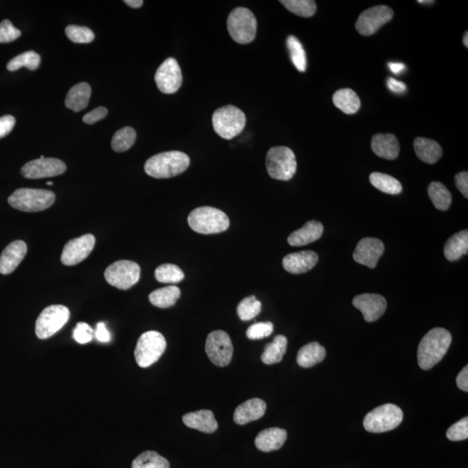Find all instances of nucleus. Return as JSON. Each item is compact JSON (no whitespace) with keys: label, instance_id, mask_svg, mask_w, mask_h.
<instances>
[{"label":"nucleus","instance_id":"obj_1","mask_svg":"<svg viewBox=\"0 0 468 468\" xmlns=\"http://www.w3.org/2000/svg\"><path fill=\"white\" fill-rule=\"evenodd\" d=\"M452 335L443 328H435L424 335L420 342L417 357L421 369L428 370L438 364L451 345Z\"/></svg>","mask_w":468,"mask_h":468},{"label":"nucleus","instance_id":"obj_2","mask_svg":"<svg viewBox=\"0 0 468 468\" xmlns=\"http://www.w3.org/2000/svg\"><path fill=\"white\" fill-rule=\"evenodd\" d=\"M190 158L181 151H169L152 156L145 163L144 170L155 179H169L181 174L189 169Z\"/></svg>","mask_w":468,"mask_h":468},{"label":"nucleus","instance_id":"obj_3","mask_svg":"<svg viewBox=\"0 0 468 468\" xmlns=\"http://www.w3.org/2000/svg\"><path fill=\"white\" fill-rule=\"evenodd\" d=\"M189 225L194 232L216 234L225 232L230 225L229 218L224 212L211 206H201L189 213Z\"/></svg>","mask_w":468,"mask_h":468},{"label":"nucleus","instance_id":"obj_4","mask_svg":"<svg viewBox=\"0 0 468 468\" xmlns=\"http://www.w3.org/2000/svg\"><path fill=\"white\" fill-rule=\"evenodd\" d=\"M56 200L52 191L45 189H21L8 198V203L13 208L23 212H41L50 208Z\"/></svg>","mask_w":468,"mask_h":468},{"label":"nucleus","instance_id":"obj_5","mask_svg":"<svg viewBox=\"0 0 468 468\" xmlns=\"http://www.w3.org/2000/svg\"><path fill=\"white\" fill-rule=\"evenodd\" d=\"M212 121L214 131L221 138L226 140H231L239 135L247 123L244 112L233 105L216 109Z\"/></svg>","mask_w":468,"mask_h":468},{"label":"nucleus","instance_id":"obj_6","mask_svg":"<svg viewBox=\"0 0 468 468\" xmlns=\"http://www.w3.org/2000/svg\"><path fill=\"white\" fill-rule=\"evenodd\" d=\"M228 30L230 36L238 44H250L256 37L257 19L255 14L247 8H236L228 16Z\"/></svg>","mask_w":468,"mask_h":468},{"label":"nucleus","instance_id":"obj_7","mask_svg":"<svg viewBox=\"0 0 468 468\" xmlns=\"http://www.w3.org/2000/svg\"><path fill=\"white\" fill-rule=\"evenodd\" d=\"M267 173L272 179L290 181L296 171V156L287 147H274L268 151L265 160Z\"/></svg>","mask_w":468,"mask_h":468},{"label":"nucleus","instance_id":"obj_8","mask_svg":"<svg viewBox=\"0 0 468 468\" xmlns=\"http://www.w3.org/2000/svg\"><path fill=\"white\" fill-rule=\"evenodd\" d=\"M166 348V339L162 333L155 330L147 331L140 335L136 343L135 361L140 368H147L159 360Z\"/></svg>","mask_w":468,"mask_h":468},{"label":"nucleus","instance_id":"obj_9","mask_svg":"<svg viewBox=\"0 0 468 468\" xmlns=\"http://www.w3.org/2000/svg\"><path fill=\"white\" fill-rule=\"evenodd\" d=\"M403 420V411L395 404L387 403L367 413L364 427L370 433H384L396 428Z\"/></svg>","mask_w":468,"mask_h":468},{"label":"nucleus","instance_id":"obj_10","mask_svg":"<svg viewBox=\"0 0 468 468\" xmlns=\"http://www.w3.org/2000/svg\"><path fill=\"white\" fill-rule=\"evenodd\" d=\"M69 315L68 308L61 304H54L45 308L37 319L35 328L37 337L39 339L52 337L68 322Z\"/></svg>","mask_w":468,"mask_h":468},{"label":"nucleus","instance_id":"obj_11","mask_svg":"<svg viewBox=\"0 0 468 468\" xmlns=\"http://www.w3.org/2000/svg\"><path fill=\"white\" fill-rule=\"evenodd\" d=\"M140 268L138 264L130 260H119L109 265L105 270L107 282L120 290H128L138 282Z\"/></svg>","mask_w":468,"mask_h":468},{"label":"nucleus","instance_id":"obj_12","mask_svg":"<svg viewBox=\"0 0 468 468\" xmlns=\"http://www.w3.org/2000/svg\"><path fill=\"white\" fill-rule=\"evenodd\" d=\"M206 353L213 364L228 366L233 355V342L229 335L223 330L211 333L206 341Z\"/></svg>","mask_w":468,"mask_h":468},{"label":"nucleus","instance_id":"obj_13","mask_svg":"<svg viewBox=\"0 0 468 468\" xmlns=\"http://www.w3.org/2000/svg\"><path fill=\"white\" fill-rule=\"evenodd\" d=\"M394 11L386 6H377L362 11L356 23V29L362 36H372L382 26L391 21Z\"/></svg>","mask_w":468,"mask_h":468},{"label":"nucleus","instance_id":"obj_14","mask_svg":"<svg viewBox=\"0 0 468 468\" xmlns=\"http://www.w3.org/2000/svg\"><path fill=\"white\" fill-rule=\"evenodd\" d=\"M66 169L67 167L61 160L45 158L44 155H41L40 158L33 160L23 165L21 174L27 179H43L57 177L65 173Z\"/></svg>","mask_w":468,"mask_h":468},{"label":"nucleus","instance_id":"obj_15","mask_svg":"<svg viewBox=\"0 0 468 468\" xmlns=\"http://www.w3.org/2000/svg\"><path fill=\"white\" fill-rule=\"evenodd\" d=\"M155 81L160 91L164 94L177 92L182 84V74L177 60L169 57L164 61L156 70Z\"/></svg>","mask_w":468,"mask_h":468},{"label":"nucleus","instance_id":"obj_16","mask_svg":"<svg viewBox=\"0 0 468 468\" xmlns=\"http://www.w3.org/2000/svg\"><path fill=\"white\" fill-rule=\"evenodd\" d=\"M95 244L96 238L92 234H85V235L69 240L62 250V263L65 265H75L81 263L91 255Z\"/></svg>","mask_w":468,"mask_h":468},{"label":"nucleus","instance_id":"obj_17","mask_svg":"<svg viewBox=\"0 0 468 468\" xmlns=\"http://www.w3.org/2000/svg\"><path fill=\"white\" fill-rule=\"evenodd\" d=\"M384 244L381 240L374 238H365L358 242L353 253V259L359 264L374 269L381 256L384 255Z\"/></svg>","mask_w":468,"mask_h":468},{"label":"nucleus","instance_id":"obj_18","mask_svg":"<svg viewBox=\"0 0 468 468\" xmlns=\"http://www.w3.org/2000/svg\"><path fill=\"white\" fill-rule=\"evenodd\" d=\"M353 306L364 315L366 322L377 321L387 309V301L378 294H361L355 296Z\"/></svg>","mask_w":468,"mask_h":468},{"label":"nucleus","instance_id":"obj_19","mask_svg":"<svg viewBox=\"0 0 468 468\" xmlns=\"http://www.w3.org/2000/svg\"><path fill=\"white\" fill-rule=\"evenodd\" d=\"M26 253L27 245L25 242L22 240L11 242L0 256V273L7 275L14 272L25 259Z\"/></svg>","mask_w":468,"mask_h":468},{"label":"nucleus","instance_id":"obj_20","mask_svg":"<svg viewBox=\"0 0 468 468\" xmlns=\"http://www.w3.org/2000/svg\"><path fill=\"white\" fill-rule=\"evenodd\" d=\"M318 256L317 253L312 251H303L290 253L283 260L284 270L292 274H301L307 272L317 264Z\"/></svg>","mask_w":468,"mask_h":468},{"label":"nucleus","instance_id":"obj_21","mask_svg":"<svg viewBox=\"0 0 468 468\" xmlns=\"http://www.w3.org/2000/svg\"><path fill=\"white\" fill-rule=\"evenodd\" d=\"M267 404L259 398H252L238 406L233 413V420L238 425H245L257 420L264 415Z\"/></svg>","mask_w":468,"mask_h":468},{"label":"nucleus","instance_id":"obj_22","mask_svg":"<svg viewBox=\"0 0 468 468\" xmlns=\"http://www.w3.org/2000/svg\"><path fill=\"white\" fill-rule=\"evenodd\" d=\"M182 420L186 427L206 434H212L218 428V423L213 413L208 409L187 413L183 416Z\"/></svg>","mask_w":468,"mask_h":468},{"label":"nucleus","instance_id":"obj_23","mask_svg":"<svg viewBox=\"0 0 468 468\" xmlns=\"http://www.w3.org/2000/svg\"><path fill=\"white\" fill-rule=\"evenodd\" d=\"M287 439V432L279 428L264 429L255 439L257 450L261 452H272L279 450L283 447Z\"/></svg>","mask_w":468,"mask_h":468},{"label":"nucleus","instance_id":"obj_24","mask_svg":"<svg viewBox=\"0 0 468 468\" xmlns=\"http://www.w3.org/2000/svg\"><path fill=\"white\" fill-rule=\"evenodd\" d=\"M323 233V225L320 222L310 221L288 237V243L291 247H302L320 239Z\"/></svg>","mask_w":468,"mask_h":468},{"label":"nucleus","instance_id":"obj_25","mask_svg":"<svg viewBox=\"0 0 468 468\" xmlns=\"http://www.w3.org/2000/svg\"><path fill=\"white\" fill-rule=\"evenodd\" d=\"M372 148L378 157L395 160L399 155L400 144L396 135L377 134L372 138Z\"/></svg>","mask_w":468,"mask_h":468},{"label":"nucleus","instance_id":"obj_26","mask_svg":"<svg viewBox=\"0 0 468 468\" xmlns=\"http://www.w3.org/2000/svg\"><path fill=\"white\" fill-rule=\"evenodd\" d=\"M413 148L420 161L435 164L442 156V148L438 143L430 139L417 138L413 142Z\"/></svg>","mask_w":468,"mask_h":468},{"label":"nucleus","instance_id":"obj_27","mask_svg":"<svg viewBox=\"0 0 468 468\" xmlns=\"http://www.w3.org/2000/svg\"><path fill=\"white\" fill-rule=\"evenodd\" d=\"M91 96V87L87 83H80L73 86L66 96L65 105L75 112L83 111L88 106Z\"/></svg>","mask_w":468,"mask_h":468},{"label":"nucleus","instance_id":"obj_28","mask_svg":"<svg viewBox=\"0 0 468 468\" xmlns=\"http://www.w3.org/2000/svg\"><path fill=\"white\" fill-rule=\"evenodd\" d=\"M326 357V350L317 342L302 347L296 356V362L303 368H311L321 362Z\"/></svg>","mask_w":468,"mask_h":468},{"label":"nucleus","instance_id":"obj_29","mask_svg":"<svg viewBox=\"0 0 468 468\" xmlns=\"http://www.w3.org/2000/svg\"><path fill=\"white\" fill-rule=\"evenodd\" d=\"M468 251V231L463 230L462 232L454 234L447 240L444 245V255L450 261H456L463 255H466Z\"/></svg>","mask_w":468,"mask_h":468},{"label":"nucleus","instance_id":"obj_30","mask_svg":"<svg viewBox=\"0 0 468 468\" xmlns=\"http://www.w3.org/2000/svg\"><path fill=\"white\" fill-rule=\"evenodd\" d=\"M335 106L347 115H353L361 107V101L357 93L351 89H341L334 94Z\"/></svg>","mask_w":468,"mask_h":468},{"label":"nucleus","instance_id":"obj_31","mask_svg":"<svg viewBox=\"0 0 468 468\" xmlns=\"http://www.w3.org/2000/svg\"><path fill=\"white\" fill-rule=\"evenodd\" d=\"M287 343V338L284 335H276L272 342L265 345L261 360L267 365L278 364L283 360L286 352Z\"/></svg>","mask_w":468,"mask_h":468},{"label":"nucleus","instance_id":"obj_32","mask_svg":"<svg viewBox=\"0 0 468 468\" xmlns=\"http://www.w3.org/2000/svg\"><path fill=\"white\" fill-rule=\"evenodd\" d=\"M179 296H181V290L177 286H170L151 292L148 299L153 306L166 309L174 306Z\"/></svg>","mask_w":468,"mask_h":468},{"label":"nucleus","instance_id":"obj_33","mask_svg":"<svg viewBox=\"0 0 468 468\" xmlns=\"http://www.w3.org/2000/svg\"><path fill=\"white\" fill-rule=\"evenodd\" d=\"M428 194L436 209L447 211L452 203V194L442 183L434 182L428 186Z\"/></svg>","mask_w":468,"mask_h":468},{"label":"nucleus","instance_id":"obj_34","mask_svg":"<svg viewBox=\"0 0 468 468\" xmlns=\"http://www.w3.org/2000/svg\"><path fill=\"white\" fill-rule=\"evenodd\" d=\"M369 182L382 193L395 195L401 194L403 191L401 182L389 174L374 172L369 175Z\"/></svg>","mask_w":468,"mask_h":468},{"label":"nucleus","instance_id":"obj_35","mask_svg":"<svg viewBox=\"0 0 468 468\" xmlns=\"http://www.w3.org/2000/svg\"><path fill=\"white\" fill-rule=\"evenodd\" d=\"M169 460L155 451L142 452L132 462V468H169Z\"/></svg>","mask_w":468,"mask_h":468},{"label":"nucleus","instance_id":"obj_36","mask_svg":"<svg viewBox=\"0 0 468 468\" xmlns=\"http://www.w3.org/2000/svg\"><path fill=\"white\" fill-rule=\"evenodd\" d=\"M286 45L292 64L294 65L299 72H306L307 67L306 53L301 43L296 37L289 36Z\"/></svg>","mask_w":468,"mask_h":468},{"label":"nucleus","instance_id":"obj_37","mask_svg":"<svg viewBox=\"0 0 468 468\" xmlns=\"http://www.w3.org/2000/svg\"><path fill=\"white\" fill-rule=\"evenodd\" d=\"M41 57L33 50L23 52L15 57L7 64V69L9 72H16L21 68L26 67L30 70H35L40 65Z\"/></svg>","mask_w":468,"mask_h":468},{"label":"nucleus","instance_id":"obj_38","mask_svg":"<svg viewBox=\"0 0 468 468\" xmlns=\"http://www.w3.org/2000/svg\"><path fill=\"white\" fill-rule=\"evenodd\" d=\"M156 280L165 284H177L185 278L184 272L177 265L164 264L155 269Z\"/></svg>","mask_w":468,"mask_h":468},{"label":"nucleus","instance_id":"obj_39","mask_svg":"<svg viewBox=\"0 0 468 468\" xmlns=\"http://www.w3.org/2000/svg\"><path fill=\"white\" fill-rule=\"evenodd\" d=\"M136 140V132L134 128L130 127H125L121 128L113 136L111 140V146L113 150L116 152L127 151L134 145Z\"/></svg>","mask_w":468,"mask_h":468},{"label":"nucleus","instance_id":"obj_40","mask_svg":"<svg viewBox=\"0 0 468 468\" xmlns=\"http://www.w3.org/2000/svg\"><path fill=\"white\" fill-rule=\"evenodd\" d=\"M280 3L291 13L299 17L310 18L317 11V5L312 0H282Z\"/></svg>","mask_w":468,"mask_h":468},{"label":"nucleus","instance_id":"obj_41","mask_svg":"<svg viewBox=\"0 0 468 468\" xmlns=\"http://www.w3.org/2000/svg\"><path fill=\"white\" fill-rule=\"evenodd\" d=\"M261 308L262 304L255 296H247L238 306L237 313L242 321H249L260 313Z\"/></svg>","mask_w":468,"mask_h":468},{"label":"nucleus","instance_id":"obj_42","mask_svg":"<svg viewBox=\"0 0 468 468\" xmlns=\"http://www.w3.org/2000/svg\"><path fill=\"white\" fill-rule=\"evenodd\" d=\"M65 34L70 41L76 44H89L95 38L93 31L85 26L70 25L66 27Z\"/></svg>","mask_w":468,"mask_h":468},{"label":"nucleus","instance_id":"obj_43","mask_svg":"<svg viewBox=\"0 0 468 468\" xmlns=\"http://www.w3.org/2000/svg\"><path fill=\"white\" fill-rule=\"evenodd\" d=\"M273 325L271 322L253 323L247 330V335L251 340H260L269 337L272 333Z\"/></svg>","mask_w":468,"mask_h":468},{"label":"nucleus","instance_id":"obj_44","mask_svg":"<svg viewBox=\"0 0 468 468\" xmlns=\"http://www.w3.org/2000/svg\"><path fill=\"white\" fill-rule=\"evenodd\" d=\"M447 437L452 442H459L468 438V418L465 417L447 429Z\"/></svg>","mask_w":468,"mask_h":468},{"label":"nucleus","instance_id":"obj_45","mask_svg":"<svg viewBox=\"0 0 468 468\" xmlns=\"http://www.w3.org/2000/svg\"><path fill=\"white\" fill-rule=\"evenodd\" d=\"M21 36V31L13 26L8 19L0 23V44L13 42Z\"/></svg>","mask_w":468,"mask_h":468},{"label":"nucleus","instance_id":"obj_46","mask_svg":"<svg viewBox=\"0 0 468 468\" xmlns=\"http://www.w3.org/2000/svg\"><path fill=\"white\" fill-rule=\"evenodd\" d=\"M95 333L91 326L86 323H78L73 330V338L78 343L85 345L92 340Z\"/></svg>","mask_w":468,"mask_h":468},{"label":"nucleus","instance_id":"obj_47","mask_svg":"<svg viewBox=\"0 0 468 468\" xmlns=\"http://www.w3.org/2000/svg\"><path fill=\"white\" fill-rule=\"evenodd\" d=\"M108 115V109L105 107H99L87 113L84 117V123L94 124L103 120Z\"/></svg>","mask_w":468,"mask_h":468},{"label":"nucleus","instance_id":"obj_48","mask_svg":"<svg viewBox=\"0 0 468 468\" xmlns=\"http://www.w3.org/2000/svg\"><path fill=\"white\" fill-rule=\"evenodd\" d=\"M16 119L13 116H4L0 117V139L6 138L13 131Z\"/></svg>","mask_w":468,"mask_h":468},{"label":"nucleus","instance_id":"obj_49","mask_svg":"<svg viewBox=\"0 0 468 468\" xmlns=\"http://www.w3.org/2000/svg\"><path fill=\"white\" fill-rule=\"evenodd\" d=\"M455 182L456 187L459 190V192L463 194V196L468 198V173L467 172H460L458 174L455 175Z\"/></svg>","mask_w":468,"mask_h":468},{"label":"nucleus","instance_id":"obj_50","mask_svg":"<svg viewBox=\"0 0 468 468\" xmlns=\"http://www.w3.org/2000/svg\"><path fill=\"white\" fill-rule=\"evenodd\" d=\"M95 337L97 340L101 342H108L111 341V333H108L104 323H97L96 329L95 331Z\"/></svg>","mask_w":468,"mask_h":468},{"label":"nucleus","instance_id":"obj_51","mask_svg":"<svg viewBox=\"0 0 468 468\" xmlns=\"http://www.w3.org/2000/svg\"><path fill=\"white\" fill-rule=\"evenodd\" d=\"M456 384H457L458 388L463 390V391H468V367L465 366L462 369V372L458 374L457 378H456Z\"/></svg>","mask_w":468,"mask_h":468},{"label":"nucleus","instance_id":"obj_52","mask_svg":"<svg viewBox=\"0 0 468 468\" xmlns=\"http://www.w3.org/2000/svg\"><path fill=\"white\" fill-rule=\"evenodd\" d=\"M388 88L394 93L401 94L406 91L407 86L403 82L396 80L395 78L389 77L387 81Z\"/></svg>","mask_w":468,"mask_h":468},{"label":"nucleus","instance_id":"obj_53","mask_svg":"<svg viewBox=\"0 0 468 468\" xmlns=\"http://www.w3.org/2000/svg\"><path fill=\"white\" fill-rule=\"evenodd\" d=\"M389 68L394 74H400L404 72L405 65L401 62H389Z\"/></svg>","mask_w":468,"mask_h":468},{"label":"nucleus","instance_id":"obj_54","mask_svg":"<svg viewBox=\"0 0 468 468\" xmlns=\"http://www.w3.org/2000/svg\"><path fill=\"white\" fill-rule=\"evenodd\" d=\"M124 3L128 6L135 8V9L142 7L143 5V0H125Z\"/></svg>","mask_w":468,"mask_h":468},{"label":"nucleus","instance_id":"obj_55","mask_svg":"<svg viewBox=\"0 0 468 468\" xmlns=\"http://www.w3.org/2000/svg\"><path fill=\"white\" fill-rule=\"evenodd\" d=\"M463 44L466 46V48H468V33L467 31L465 36L463 38Z\"/></svg>","mask_w":468,"mask_h":468},{"label":"nucleus","instance_id":"obj_56","mask_svg":"<svg viewBox=\"0 0 468 468\" xmlns=\"http://www.w3.org/2000/svg\"><path fill=\"white\" fill-rule=\"evenodd\" d=\"M417 2H418L419 4H426V3L432 4V3H435V1H420V0H419V1H417Z\"/></svg>","mask_w":468,"mask_h":468},{"label":"nucleus","instance_id":"obj_57","mask_svg":"<svg viewBox=\"0 0 468 468\" xmlns=\"http://www.w3.org/2000/svg\"><path fill=\"white\" fill-rule=\"evenodd\" d=\"M47 184H48L49 186H52V185H53V182H47Z\"/></svg>","mask_w":468,"mask_h":468}]
</instances>
